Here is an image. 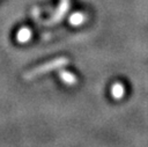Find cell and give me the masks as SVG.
I'll list each match as a JSON object with an SVG mask.
<instances>
[{
    "mask_svg": "<svg viewBox=\"0 0 148 147\" xmlns=\"http://www.w3.org/2000/svg\"><path fill=\"white\" fill-rule=\"evenodd\" d=\"M59 75H60L61 80H62L65 83H67V84H74V83L76 82L75 75H73L72 73H69V72H67V71H60V72H59Z\"/></svg>",
    "mask_w": 148,
    "mask_h": 147,
    "instance_id": "obj_5",
    "label": "cell"
},
{
    "mask_svg": "<svg viewBox=\"0 0 148 147\" xmlns=\"http://www.w3.org/2000/svg\"><path fill=\"white\" fill-rule=\"evenodd\" d=\"M67 64H68V59L65 58V57H60V58H57L54 60H51V61H49V63H46V64H44L42 66H38V67H36V68L27 72L24 74V78L25 79H32V78H35L37 75H40V74H44V73H46L49 71L60 68V67H62V66H65Z\"/></svg>",
    "mask_w": 148,
    "mask_h": 147,
    "instance_id": "obj_1",
    "label": "cell"
},
{
    "mask_svg": "<svg viewBox=\"0 0 148 147\" xmlns=\"http://www.w3.org/2000/svg\"><path fill=\"white\" fill-rule=\"evenodd\" d=\"M17 41L21 42V43H25L28 42L30 38H31V30L28 29V28H21L17 32V36H16Z\"/></svg>",
    "mask_w": 148,
    "mask_h": 147,
    "instance_id": "obj_3",
    "label": "cell"
},
{
    "mask_svg": "<svg viewBox=\"0 0 148 147\" xmlns=\"http://www.w3.org/2000/svg\"><path fill=\"white\" fill-rule=\"evenodd\" d=\"M84 20H86L84 14H82L80 12H76V13H74L69 16V23L73 24V25H80L81 23L84 22Z\"/></svg>",
    "mask_w": 148,
    "mask_h": 147,
    "instance_id": "obj_4",
    "label": "cell"
},
{
    "mask_svg": "<svg viewBox=\"0 0 148 147\" xmlns=\"http://www.w3.org/2000/svg\"><path fill=\"white\" fill-rule=\"evenodd\" d=\"M124 91H125L124 90V86L121 83H119V82L114 83L112 86V88H111V94H112V96L114 98H121L124 96Z\"/></svg>",
    "mask_w": 148,
    "mask_h": 147,
    "instance_id": "obj_6",
    "label": "cell"
},
{
    "mask_svg": "<svg viewBox=\"0 0 148 147\" xmlns=\"http://www.w3.org/2000/svg\"><path fill=\"white\" fill-rule=\"evenodd\" d=\"M68 8H69V0H60V3L58 6V8L52 14V16L45 22V24L50 25V24H54V23L60 22L62 20V17L65 16V14L67 13Z\"/></svg>",
    "mask_w": 148,
    "mask_h": 147,
    "instance_id": "obj_2",
    "label": "cell"
}]
</instances>
